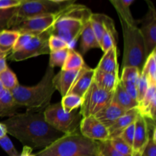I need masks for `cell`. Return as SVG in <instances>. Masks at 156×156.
I'll list each match as a JSON object with an SVG mask.
<instances>
[{"instance_id": "obj_1", "label": "cell", "mask_w": 156, "mask_h": 156, "mask_svg": "<svg viewBox=\"0 0 156 156\" xmlns=\"http://www.w3.org/2000/svg\"><path fill=\"white\" fill-rule=\"evenodd\" d=\"M2 123L7 133L32 150L44 149L63 135L47 123L44 112L18 113Z\"/></svg>"}, {"instance_id": "obj_2", "label": "cell", "mask_w": 156, "mask_h": 156, "mask_svg": "<svg viewBox=\"0 0 156 156\" xmlns=\"http://www.w3.org/2000/svg\"><path fill=\"white\" fill-rule=\"evenodd\" d=\"M54 70L48 66L44 77L37 85L27 87L19 85L11 91L15 101L27 111L44 112L50 105L51 98L56 91L53 84Z\"/></svg>"}, {"instance_id": "obj_3", "label": "cell", "mask_w": 156, "mask_h": 156, "mask_svg": "<svg viewBox=\"0 0 156 156\" xmlns=\"http://www.w3.org/2000/svg\"><path fill=\"white\" fill-rule=\"evenodd\" d=\"M91 14V11L86 6L75 3L70 5L60 12L59 18L52 28L51 34L61 38L70 47V44L80 37Z\"/></svg>"}, {"instance_id": "obj_4", "label": "cell", "mask_w": 156, "mask_h": 156, "mask_svg": "<svg viewBox=\"0 0 156 156\" xmlns=\"http://www.w3.org/2000/svg\"><path fill=\"white\" fill-rule=\"evenodd\" d=\"M97 146L98 142L77 132L62 135L34 156H96Z\"/></svg>"}, {"instance_id": "obj_5", "label": "cell", "mask_w": 156, "mask_h": 156, "mask_svg": "<svg viewBox=\"0 0 156 156\" xmlns=\"http://www.w3.org/2000/svg\"><path fill=\"white\" fill-rule=\"evenodd\" d=\"M123 29L124 50L122 69L133 66L142 72L146 57L143 36L137 24H128L120 21Z\"/></svg>"}, {"instance_id": "obj_6", "label": "cell", "mask_w": 156, "mask_h": 156, "mask_svg": "<svg viewBox=\"0 0 156 156\" xmlns=\"http://www.w3.org/2000/svg\"><path fill=\"white\" fill-rule=\"evenodd\" d=\"M73 3L74 0H22L9 22V29L29 18L57 13Z\"/></svg>"}, {"instance_id": "obj_7", "label": "cell", "mask_w": 156, "mask_h": 156, "mask_svg": "<svg viewBox=\"0 0 156 156\" xmlns=\"http://www.w3.org/2000/svg\"><path fill=\"white\" fill-rule=\"evenodd\" d=\"M45 120L49 125L63 135L80 132L82 117L78 109L66 113L62 109L61 103L49 105L44 111Z\"/></svg>"}, {"instance_id": "obj_8", "label": "cell", "mask_w": 156, "mask_h": 156, "mask_svg": "<svg viewBox=\"0 0 156 156\" xmlns=\"http://www.w3.org/2000/svg\"><path fill=\"white\" fill-rule=\"evenodd\" d=\"M113 94L98 88L93 81L82 98V103L79 110L82 117L95 115L112 101Z\"/></svg>"}, {"instance_id": "obj_9", "label": "cell", "mask_w": 156, "mask_h": 156, "mask_svg": "<svg viewBox=\"0 0 156 156\" xmlns=\"http://www.w3.org/2000/svg\"><path fill=\"white\" fill-rule=\"evenodd\" d=\"M51 35V30L34 35L25 47L19 51L11 53L9 59L14 62H20L27 59L44 54H50V50L48 46V40Z\"/></svg>"}, {"instance_id": "obj_10", "label": "cell", "mask_w": 156, "mask_h": 156, "mask_svg": "<svg viewBox=\"0 0 156 156\" xmlns=\"http://www.w3.org/2000/svg\"><path fill=\"white\" fill-rule=\"evenodd\" d=\"M60 12L24 20L11 29L16 30L20 34H29L34 36L41 34L44 32L52 30L54 24L59 18Z\"/></svg>"}, {"instance_id": "obj_11", "label": "cell", "mask_w": 156, "mask_h": 156, "mask_svg": "<svg viewBox=\"0 0 156 156\" xmlns=\"http://www.w3.org/2000/svg\"><path fill=\"white\" fill-rule=\"evenodd\" d=\"M149 11L143 18L140 33L143 36L145 45L146 57L156 49V12L152 2L147 1Z\"/></svg>"}, {"instance_id": "obj_12", "label": "cell", "mask_w": 156, "mask_h": 156, "mask_svg": "<svg viewBox=\"0 0 156 156\" xmlns=\"http://www.w3.org/2000/svg\"><path fill=\"white\" fill-rule=\"evenodd\" d=\"M80 133L85 138L96 142L109 140V132L94 116L82 117L79 126Z\"/></svg>"}, {"instance_id": "obj_13", "label": "cell", "mask_w": 156, "mask_h": 156, "mask_svg": "<svg viewBox=\"0 0 156 156\" xmlns=\"http://www.w3.org/2000/svg\"><path fill=\"white\" fill-rule=\"evenodd\" d=\"M135 132L132 146V156H142L148 140L149 138V128L146 119L140 114L135 120Z\"/></svg>"}, {"instance_id": "obj_14", "label": "cell", "mask_w": 156, "mask_h": 156, "mask_svg": "<svg viewBox=\"0 0 156 156\" xmlns=\"http://www.w3.org/2000/svg\"><path fill=\"white\" fill-rule=\"evenodd\" d=\"M94 69L90 68L85 63V65L79 70V74L68 94H76L83 98L84 94L88 91L94 81Z\"/></svg>"}, {"instance_id": "obj_15", "label": "cell", "mask_w": 156, "mask_h": 156, "mask_svg": "<svg viewBox=\"0 0 156 156\" xmlns=\"http://www.w3.org/2000/svg\"><path fill=\"white\" fill-rule=\"evenodd\" d=\"M126 112V111L121 107L111 101L103 109L98 112L94 117L108 129L110 126H112L113 123L117 119L120 118Z\"/></svg>"}, {"instance_id": "obj_16", "label": "cell", "mask_w": 156, "mask_h": 156, "mask_svg": "<svg viewBox=\"0 0 156 156\" xmlns=\"http://www.w3.org/2000/svg\"><path fill=\"white\" fill-rule=\"evenodd\" d=\"M79 70H62L55 75L53 79V84L55 89L59 91L62 97L68 94L72 85L74 83Z\"/></svg>"}, {"instance_id": "obj_17", "label": "cell", "mask_w": 156, "mask_h": 156, "mask_svg": "<svg viewBox=\"0 0 156 156\" xmlns=\"http://www.w3.org/2000/svg\"><path fill=\"white\" fill-rule=\"evenodd\" d=\"M139 114V111L136 108L128 111L125 113L123 115H122L120 118L117 119L111 126L108 128V132H109V140L114 138V137L120 136L123 130L126 127L129 126L132 123H135V120L136 119L137 116Z\"/></svg>"}, {"instance_id": "obj_18", "label": "cell", "mask_w": 156, "mask_h": 156, "mask_svg": "<svg viewBox=\"0 0 156 156\" xmlns=\"http://www.w3.org/2000/svg\"><path fill=\"white\" fill-rule=\"evenodd\" d=\"M94 82L98 88L108 92L114 93L120 82V76L118 74L105 73L94 69Z\"/></svg>"}, {"instance_id": "obj_19", "label": "cell", "mask_w": 156, "mask_h": 156, "mask_svg": "<svg viewBox=\"0 0 156 156\" xmlns=\"http://www.w3.org/2000/svg\"><path fill=\"white\" fill-rule=\"evenodd\" d=\"M95 69L105 72V73H114V74L119 75L117 47H111L108 51L105 52Z\"/></svg>"}, {"instance_id": "obj_20", "label": "cell", "mask_w": 156, "mask_h": 156, "mask_svg": "<svg viewBox=\"0 0 156 156\" xmlns=\"http://www.w3.org/2000/svg\"><path fill=\"white\" fill-rule=\"evenodd\" d=\"M20 108L21 107L15 101L11 91L3 88L0 92V117H12L18 114Z\"/></svg>"}, {"instance_id": "obj_21", "label": "cell", "mask_w": 156, "mask_h": 156, "mask_svg": "<svg viewBox=\"0 0 156 156\" xmlns=\"http://www.w3.org/2000/svg\"><path fill=\"white\" fill-rule=\"evenodd\" d=\"M112 101L121 107L126 111H130L138 107V102L129 97V94L126 92L123 87L122 86L120 82L114 91Z\"/></svg>"}, {"instance_id": "obj_22", "label": "cell", "mask_w": 156, "mask_h": 156, "mask_svg": "<svg viewBox=\"0 0 156 156\" xmlns=\"http://www.w3.org/2000/svg\"><path fill=\"white\" fill-rule=\"evenodd\" d=\"M80 50L82 54H85L92 48H100V44L98 42L90 22L86 23L80 36Z\"/></svg>"}, {"instance_id": "obj_23", "label": "cell", "mask_w": 156, "mask_h": 156, "mask_svg": "<svg viewBox=\"0 0 156 156\" xmlns=\"http://www.w3.org/2000/svg\"><path fill=\"white\" fill-rule=\"evenodd\" d=\"M111 2L115 8L120 21L128 24H137L136 21L133 18L129 9L131 5L134 2V0H111Z\"/></svg>"}, {"instance_id": "obj_24", "label": "cell", "mask_w": 156, "mask_h": 156, "mask_svg": "<svg viewBox=\"0 0 156 156\" xmlns=\"http://www.w3.org/2000/svg\"><path fill=\"white\" fill-rule=\"evenodd\" d=\"M20 33L12 29H6L0 32V50L9 55L12 51Z\"/></svg>"}, {"instance_id": "obj_25", "label": "cell", "mask_w": 156, "mask_h": 156, "mask_svg": "<svg viewBox=\"0 0 156 156\" xmlns=\"http://www.w3.org/2000/svg\"><path fill=\"white\" fill-rule=\"evenodd\" d=\"M141 73L146 76L149 84H156V49L146 58Z\"/></svg>"}, {"instance_id": "obj_26", "label": "cell", "mask_w": 156, "mask_h": 156, "mask_svg": "<svg viewBox=\"0 0 156 156\" xmlns=\"http://www.w3.org/2000/svg\"><path fill=\"white\" fill-rule=\"evenodd\" d=\"M108 18V15L99 13H92L90 17L89 22L91 24L93 31H94V35L96 37V39H97L99 44H100L102 36H103L104 32H105V23H106Z\"/></svg>"}, {"instance_id": "obj_27", "label": "cell", "mask_w": 156, "mask_h": 156, "mask_svg": "<svg viewBox=\"0 0 156 156\" xmlns=\"http://www.w3.org/2000/svg\"><path fill=\"white\" fill-rule=\"evenodd\" d=\"M85 65L83 57L79 52L69 47V53L62 70H80Z\"/></svg>"}, {"instance_id": "obj_28", "label": "cell", "mask_w": 156, "mask_h": 156, "mask_svg": "<svg viewBox=\"0 0 156 156\" xmlns=\"http://www.w3.org/2000/svg\"><path fill=\"white\" fill-rule=\"evenodd\" d=\"M0 82L4 89L10 91L19 85L16 75L9 67L0 73Z\"/></svg>"}, {"instance_id": "obj_29", "label": "cell", "mask_w": 156, "mask_h": 156, "mask_svg": "<svg viewBox=\"0 0 156 156\" xmlns=\"http://www.w3.org/2000/svg\"><path fill=\"white\" fill-rule=\"evenodd\" d=\"M82 103V98L73 94H67L62 97L61 105L66 113H69L76 109H79Z\"/></svg>"}, {"instance_id": "obj_30", "label": "cell", "mask_w": 156, "mask_h": 156, "mask_svg": "<svg viewBox=\"0 0 156 156\" xmlns=\"http://www.w3.org/2000/svg\"><path fill=\"white\" fill-rule=\"evenodd\" d=\"M69 49L65 48L62 50H57V51H52L50 53V61H49V66L51 68L54 67H61L63 66L66 62L67 56L69 53Z\"/></svg>"}, {"instance_id": "obj_31", "label": "cell", "mask_w": 156, "mask_h": 156, "mask_svg": "<svg viewBox=\"0 0 156 156\" xmlns=\"http://www.w3.org/2000/svg\"><path fill=\"white\" fill-rule=\"evenodd\" d=\"M140 75L141 71L136 67H124L122 69V74L120 80L123 82H130L137 85Z\"/></svg>"}, {"instance_id": "obj_32", "label": "cell", "mask_w": 156, "mask_h": 156, "mask_svg": "<svg viewBox=\"0 0 156 156\" xmlns=\"http://www.w3.org/2000/svg\"><path fill=\"white\" fill-rule=\"evenodd\" d=\"M96 156H124L117 152L111 145L110 140L98 142Z\"/></svg>"}, {"instance_id": "obj_33", "label": "cell", "mask_w": 156, "mask_h": 156, "mask_svg": "<svg viewBox=\"0 0 156 156\" xmlns=\"http://www.w3.org/2000/svg\"><path fill=\"white\" fill-rule=\"evenodd\" d=\"M114 149L124 156H132V148L128 146L120 136L109 140Z\"/></svg>"}, {"instance_id": "obj_34", "label": "cell", "mask_w": 156, "mask_h": 156, "mask_svg": "<svg viewBox=\"0 0 156 156\" xmlns=\"http://www.w3.org/2000/svg\"><path fill=\"white\" fill-rule=\"evenodd\" d=\"M16 8L9 9H0V32L9 29V22L15 15Z\"/></svg>"}, {"instance_id": "obj_35", "label": "cell", "mask_w": 156, "mask_h": 156, "mask_svg": "<svg viewBox=\"0 0 156 156\" xmlns=\"http://www.w3.org/2000/svg\"><path fill=\"white\" fill-rule=\"evenodd\" d=\"M117 39L114 37L106 28H105L104 34L102 36L101 41L100 42V48L102 51L105 53L108 51L110 48L113 47H117Z\"/></svg>"}, {"instance_id": "obj_36", "label": "cell", "mask_w": 156, "mask_h": 156, "mask_svg": "<svg viewBox=\"0 0 156 156\" xmlns=\"http://www.w3.org/2000/svg\"><path fill=\"white\" fill-rule=\"evenodd\" d=\"M156 97V84H149V88H148L146 94L145 95L144 98L143 99L141 102L138 105L137 109H138L139 112L145 108H147L152 101L154 98Z\"/></svg>"}, {"instance_id": "obj_37", "label": "cell", "mask_w": 156, "mask_h": 156, "mask_svg": "<svg viewBox=\"0 0 156 156\" xmlns=\"http://www.w3.org/2000/svg\"><path fill=\"white\" fill-rule=\"evenodd\" d=\"M149 85L147 79H146L144 75L141 73L140 79H139L138 83H137V102H138V105L144 98L146 91L149 88Z\"/></svg>"}, {"instance_id": "obj_38", "label": "cell", "mask_w": 156, "mask_h": 156, "mask_svg": "<svg viewBox=\"0 0 156 156\" xmlns=\"http://www.w3.org/2000/svg\"><path fill=\"white\" fill-rule=\"evenodd\" d=\"M48 46L50 48V52L52 51H57V50H62V49L68 48L70 47L66 43L62 41L61 38L58 37L54 36V35H50L48 40Z\"/></svg>"}, {"instance_id": "obj_39", "label": "cell", "mask_w": 156, "mask_h": 156, "mask_svg": "<svg viewBox=\"0 0 156 156\" xmlns=\"http://www.w3.org/2000/svg\"><path fill=\"white\" fill-rule=\"evenodd\" d=\"M0 146L9 156H18V151L7 135L0 139Z\"/></svg>"}, {"instance_id": "obj_40", "label": "cell", "mask_w": 156, "mask_h": 156, "mask_svg": "<svg viewBox=\"0 0 156 156\" xmlns=\"http://www.w3.org/2000/svg\"><path fill=\"white\" fill-rule=\"evenodd\" d=\"M134 132H135V124L132 123L128 127H126L120 135V137L128 145L132 148L133 143Z\"/></svg>"}, {"instance_id": "obj_41", "label": "cell", "mask_w": 156, "mask_h": 156, "mask_svg": "<svg viewBox=\"0 0 156 156\" xmlns=\"http://www.w3.org/2000/svg\"><path fill=\"white\" fill-rule=\"evenodd\" d=\"M33 36L34 35L29 34H20L19 37H18V38L17 39L16 42H15V46H14L13 49H12V53L19 51V50H21L23 47H25L27 44V43L31 40Z\"/></svg>"}, {"instance_id": "obj_42", "label": "cell", "mask_w": 156, "mask_h": 156, "mask_svg": "<svg viewBox=\"0 0 156 156\" xmlns=\"http://www.w3.org/2000/svg\"><path fill=\"white\" fill-rule=\"evenodd\" d=\"M142 156H156V140L149 136Z\"/></svg>"}, {"instance_id": "obj_43", "label": "cell", "mask_w": 156, "mask_h": 156, "mask_svg": "<svg viewBox=\"0 0 156 156\" xmlns=\"http://www.w3.org/2000/svg\"><path fill=\"white\" fill-rule=\"evenodd\" d=\"M122 86L131 98L137 101V85L130 82H123L120 80Z\"/></svg>"}, {"instance_id": "obj_44", "label": "cell", "mask_w": 156, "mask_h": 156, "mask_svg": "<svg viewBox=\"0 0 156 156\" xmlns=\"http://www.w3.org/2000/svg\"><path fill=\"white\" fill-rule=\"evenodd\" d=\"M22 0H0V9L17 8L21 5Z\"/></svg>"}, {"instance_id": "obj_45", "label": "cell", "mask_w": 156, "mask_h": 156, "mask_svg": "<svg viewBox=\"0 0 156 156\" xmlns=\"http://www.w3.org/2000/svg\"><path fill=\"white\" fill-rule=\"evenodd\" d=\"M7 56V54L0 50V73L4 71L8 67L7 63H6V56Z\"/></svg>"}, {"instance_id": "obj_46", "label": "cell", "mask_w": 156, "mask_h": 156, "mask_svg": "<svg viewBox=\"0 0 156 156\" xmlns=\"http://www.w3.org/2000/svg\"><path fill=\"white\" fill-rule=\"evenodd\" d=\"M31 152H32L31 149L27 147V146H24L22 153L21 154V155L20 156H34V155H32Z\"/></svg>"}, {"instance_id": "obj_47", "label": "cell", "mask_w": 156, "mask_h": 156, "mask_svg": "<svg viewBox=\"0 0 156 156\" xmlns=\"http://www.w3.org/2000/svg\"><path fill=\"white\" fill-rule=\"evenodd\" d=\"M7 129L4 123H0V139L7 135Z\"/></svg>"}, {"instance_id": "obj_48", "label": "cell", "mask_w": 156, "mask_h": 156, "mask_svg": "<svg viewBox=\"0 0 156 156\" xmlns=\"http://www.w3.org/2000/svg\"><path fill=\"white\" fill-rule=\"evenodd\" d=\"M3 89V88H2V84H1V82H0V92H1L2 91V90Z\"/></svg>"}]
</instances>
